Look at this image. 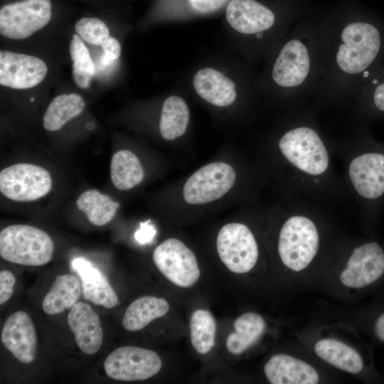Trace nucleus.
<instances>
[{
	"label": "nucleus",
	"instance_id": "1",
	"mask_svg": "<svg viewBox=\"0 0 384 384\" xmlns=\"http://www.w3.org/2000/svg\"><path fill=\"white\" fill-rule=\"evenodd\" d=\"M274 159L285 196L319 204L345 203L351 198L333 162V150L312 126L289 128L275 144Z\"/></svg>",
	"mask_w": 384,
	"mask_h": 384
},
{
	"label": "nucleus",
	"instance_id": "2",
	"mask_svg": "<svg viewBox=\"0 0 384 384\" xmlns=\"http://www.w3.org/2000/svg\"><path fill=\"white\" fill-rule=\"evenodd\" d=\"M343 164V180L363 227L373 233L384 208V143L363 137L331 146Z\"/></svg>",
	"mask_w": 384,
	"mask_h": 384
},
{
	"label": "nucleus",
	"instance_id": "3",
	"mask_svg": "<svg viewBox=\"0 0 384 384\" xmlns=\"http://www.w3.org/2000/svg\"><path fill=\"white\" fill-rule=\"evenodd\" d=\"M279 210L277 252L282 264L292 272H302L319 257L325 242L327 216L321 204L286 196Z\"/></svg>",
	"mask_w": 384,
	"mask_h": 384
},
{
	"label": "nucleus",
	"instance_id": "4",
	"mask_svg": "<svg viewBox=\"0 0 384 384\" xmlns=\"http://www.w3.org/2000/svg\"><path fill=\"white\" fill-rule=\"evenodd\" d=\"M54 244L45 231L28 225H11L0 233V255L6 261L41 266L52 259Z\"/></svg>",
	"mask_w": 384,
	"mask_h": 384
},
{
	"label": "nucleus",
	"instance_id": "5",
	"mask_svg": "<svg viewBox=\"0 0 384 384\" xmlns=\"http://www.w3.org/2000/svg\"><path fill=\"white\" fill-rule=\"evenodd\" d=\"M336 62L341 70L349 74L364 71L376 58L380 48L378 30L372 24L354 22L342 31Z\"/></svg>",
	"mask_w": 384,
	"mask_h": 384
},
{
	"label": "nucleus",
	"instance_id": "6",
	"mask_svg": "<svg viewBox=\"0 0 384 384\" xmlns=\"http://www.w3.org/2000/svg\"><path fill=\"white\" fill-rule=\"evenodd\" d=\"M220 260L234 273H246L256 265L259 245L251 229L244 223H230L221 228L216 239Z\"/></svg>",
	"mask_w": 384,
	"mask_h": 384
},
{
	"label": "nucleus",
	"instance_id": "7",
	"mask_svg": "<svg viewBox=\"0 0 384 384\" xmlns=\"http://www.w3.org/2000/svg\"><path fill=\"white\" fill-rule=\"evenodd\" d=\"M50 0H22L0 9V33L8 38L24 39L43 28L51 18Z\"/></svg>",
	"mask_w": 384,
	"mask_h": 384
},
{
	"label": "nucleus",
	"instance_id": "8",
	"mask_svg": "<svg viewBox=\"0 0 384 384\" xmlns=\"http://www.w3.org/2000/svg\"><path fill=\"white\" fill-rule=\"evenodd\" d=\"M236 181V172L230 164L215 161L196 171L183 188L184 201L191 205L215 201L226 194Z\"/></svg>",
	"mask_w": 384,
	"mask_h": 384
},
{
	"label": "nucleus",
	"instance_id": "9",
	"mask_svg": "<svg viewBox=\"0 0 384 384\" xmlns=\"http://www.w3.org/2000/svg\"><path fill=\"white\" fill-rule=\"evenodd\" d=\"M51 188L49 172L38 165L16 164L0 172V191L12 201H33L47 195Z\"/></svg>",
	"mask_w": 384,
	"mask_h": 384
},
{
	"label": "nucleus",
	"instance_id": "10",
	"mask_svg": "<svg viewBox=\"0 0 384 384\" xmlns=\"http://www.w3.org/2000/svg\"><path fill=\"white\" fill-rule=\"evenodd\" d=\"M153 260L162 274L180 287H190L200 277L194 252L176 238H169L160 243L153 252Z\"/></svg>",
	"mask_w": 384,
	"mask_h": 384
},
{
	"label": "nucleus",
	"instance_id": "11",
	"mask_svg": "<svg viewBox=\"0 0 384 384\" xmlns=\"http://www.w3.org/2000/svg\"><path fill=\"white\" fill-rule=\"evenodd\" d=\"M162 362L154 351L126 346L119 347L105 358L104 368L107 375L122 381L144 380L157 374Z\"/></svg>",
	"mask_w": 384,
	"mask_h": 384
},
{
	"label": "nucleus",
	"instance_id": "12",
	"mask_svg": "<svg viewBox=\"0 0 384 384\" xmlns=\"http://www.w3.org/2000/svg\"><path fill=\"white\" fill-rule=\"evenodd\" d=\"M48 73L45 62L39 58L8 50L0 52V84L23 90L40 84Z\"/></svg>",
	"mask_w": 384,
	"mask_h": 384
},
{
	"label": "nucleus",
	"instance_id": "13",
	"mask_svg": "<svg viewBox=\"0 0 384 384\" xmlns=\"http://www.w3.org/2000/svg\"><path fill=\"white\" fill-rule=\"evenodd\" d=\"M4 346L23 363H31L37 351L35 326L29 315L23 311L12 314L6 320L1 331Z\"/></svg>",
	"mask_w": 384,
	"mask_h": 384
},
{
	"label": "nucleus",
	"instance_id": "14",
	"mask_svg": "<svg viewBox=\"0 0 384 384\" xmlns=\"http://www.w3.org/2000/svg\"><path fill=\"white\" fill-rule=\"evenodd\" d=\"M309 68L310 59L306 46L293 39L281 50L272 69V78L279 86L295 87L305 80Z\"/></svg>",
	"mask_w": 384,
	"mask_h": 384
},
{
	"label": "nucleus",
	"instance_id": "15",
	"mask_svg": "<svg viewBox=\"0 0 384 384\" xmlns=\"http://www.w3.org/2000/svg\"><path fill=\"white\" fill-rule=\"evenodd\" d=\"M225 17L235 31L252 34L261 33L272 26L274 13L255 0H230L226 5Z\"/></svg>",
	"mask_w": 384,
	"mask_h": 384
},
{
	"label": "nucleus",
	"instance_id": "16",
	"mask_svg": "<svg viewBox=\"0 0 384 384\" xmlns=\"http://www.w3.org/2000/svg\"><path fill=\"white\" fill-rule=\"evenodd\" d=\"M68 326L80 349L85 354L97 353L103 341L98 314L87 303L77 302L68 315Z\"/></svg>",
	"mask_w": 384,
	"mask_h": 384
},
{
	"label": "nucleus",
	"instance_id": "17",
	"mask_svg": "<svg viewBox=\"0 0 384 384\" xmlns=\"http://www.w3.org/2000/svg\"><path fill=\"white\" fill-rule=\"evenodd\" d=\"M264 373L272 384H316L319 380L313 366L284 353L272 356L265 363Z\"/></svg>",
	"mask_w": 384,
	"mask_h": 384
},
{
	"label": "nucleus",
	"instance_id": "18",
	"mask_svg": "<svg viewBox=\"0 0 384 384\" xmlns=\"http://www.w3.org/2000/svg\"><path fill=\"white\" fill-rule=\"evenodd\" d=\"M71 268L81 280L82 294L95 304L111 309L119 304L118 297L103 273L89 260L75 257Z\"/></svg>",
	"mask_w": 384,
	"mask_h": 384
},
{
	"label": "nucleus",
	"instance_id": "19",
	"mask_svg": "<svg viewBox=\"0 0 384 384\" xmlns=\"http://www.w3.org/2000/svg\"><path fill=\"white\" fill-rule=\"evenodd\" d=\"M193 85L202 99L218 107L229 106L236 98L233 81L213 68H205L198 70L193 78Z\"/></svg>",
	"mask_w": 384,
	"mask_h": 384
},
{
	"label": "nucleus",
	"instance_id": "20",
	"mask_svg": "<svg viewBox=\"0 0 384 384\" xmlns=\"http://www.w3.org/2000/svg\"><path fill=\"white\" fill-rule=\"evenodd\" d=\"M316 355L326 363L351 374L364 371L362 356L354 348L332 338L317 341L314 346Z\"/></svg>",
	"mask_w": 384,
	"mask_h": 384
},
{
	"label": "nucleus",
	"instance_id": "21",
	"mask_svg": "<svg viewBox=\"0 0 384 384\" xmlns=\"http://www.w3.org/2000/svg\"><path fill=\"white\" fill-rule=\"evenodd\" d=\"M234 331L226 339L228 351L240 355L253 346L262 336L266 329L264 318L255 312H246L233 323Z\"/></svg>",
	"mask_w": 384,
	"mask_h": 384
},
{
	"label": "nucleus",
	"instance_id": "22",
	"mask_svg": "<svg viewBox=\"0 0 384 384\" xmlns=\"http://www.w3.org/2000/svg\"><path fill=\"white\" fill-rule=\"evenodd\" d=\"M81 287L78 279L72 274L57 275L43 300L44 312L53 315L73 308L80 297Z\"/></svg>",
	"mask_w": 384,
	"mask_h": 384
},
{
	"label": "nucleus",
	"instance_id": "23",
	"mask_svg": "<svg viewBox=\"0 0 384 384\" xmlns=\"http://www.w3.org/2000/svg\"><path fill=\"white\" fill-rule=\"evenodd\" d=\"M169 310V304L164 299L144 296L135 299L127 307L122 325L129 331H139L151 321L165 315Z\"/></svg>",
	"mask_w": 384,
	"mask_h": 384
},
{
	"label": "nucleus",
	"instance_id": "24",
	"mask_svg": "<svg viewBox=\"0 0 384 384\" xmlns=\"http://www.w3.org/2000/svg\"><path fill=\"white\" fill-rule=\"evenodd\" d=\"M143 166L138 157L129 150L115 152L110 162V177L114 186L121 191L129 190L142 182Z\"/></svg>",
	"mask_w": 384,
	"mask_h": 384
},
{
	"label": "nucleus",
	"instance_id": "25",
	"mask_svg": "<svg viewBox=\"0 0 384 384\" xmlns=\"http://www.w3.org/2000/svg\"><path fill=\"white\" fill-rule=\"evenodd\" d=\"M85 106L84 99L78 94L58 95L51 101L43 115V126L47 131H57L79 115Z\"/></svg>",
	"mask_w": 384,
	"mask_h": 384
},
{
	"label": "nucleus",
	"instance_id": "26",
	"mask_svg": "<svg viewBox=\"0 0 384 384\" xmlns=\"http://www.w3.org/2000/svg\"><path fill=\"white\" fill-rule=\"evenodd\" d=\"M189 110L181 97L176 95L169 97L164 102L159 131L166 140H174L182 136L189 122Z\"/></svg>",
	"mask_w": 384,
	"mask_h": 384
},
{
	"label": "nucleus",
	"instance_id": "27",
	"mask_svg": "<svg viewBox=\"0 0 384 384\" xmlns=\"http://www.w3.org/2000/svg\"><path fill=\"white\" fill-rule=\"evenodd\" d=\"M77 207L93 225L102 226L114 216L119 204L96 189L85 191L78 197Z\"/></svg>",
	"mask_w": 384,
	"mask_h": 384
},
{
	"label": "nucleus",
	"instance_id": "28",
	"mask_svg": "<svg viewBox=\"0 0 384 384\" xmlns=\"http://www.w3.org/2000/svg\"><path fill=\"white\" fill-rule=\"evenodd\" d=\"M190 336L194 349L201 354L208 353L215 346L216 321L206 309H197L190 319Z\"/></svg>",
	"mask_w": 384,
	"mask_h": 384
},
{
	"label": "nucleus",
	"instance_id": "29",
	"mask_svg": "<svg viewBox=\"0 0 384 384\" xmlns=\"http://www.w3.org/2000/svg\"><path fill=\"white\" fill-rule=\"evenodd\" d=\"M69 51L73 61V78L77 86L86 89L94 75L95 66L87 48L77 33L73 35Z\"/></svg>",
	"mask_w": 384,
	"mask_h": 384
},
{
	"label": "nucleus",
	"instance_id": "30",
	"mask_svg": "<svg viewBox=\"0 0 384 384\" xmlns=\"http://www.w3.org/2000/svg\"><path fill=\"white\" fill-rule=\"evenodd\" d=\"M75 31L82 40L95 46H100L104 39L110 36L107 25L97 18H82L76 22Z\"/></svg>",
	"mask_w": 384,
	"mask_h": 384
},
{
	"label": "nucleus",
	"instance_id": "31",
	"mask_svg": "<svg viewBox=\"0 0 384 384\" xmlns=\"http://www.w3.org/2000/svg\"><path fill=\"white\" fill-rule=\"evenodd\" d=\"M174 6H184L191 12L199 14L214 13L230 0H171Z\"/></svg>",
	"mask_w": 384,
	"mask_h": 384
},
{
	"label": "nucleus",
	"instance_id": "32",
	"mask_svg": "<svg viewBox=\"0 0 384 384\" xmlns=\"http://www.w3.org/2000/svg\"><path fill=\"white\" fill-rule=\"evenodd\" d=\"M16 278L12 272L9 270L0 272V304L6 302L14 292V287Z\"/></svg>",
	"mask_w": 384,
	"mask_h": 384
},
{
	"label": "nucleus",
	"instance_id": "33",
	"mask_svg": "<svg viewBox=\"0 0 384 384\" xmlns=\"http://www.w3.org/2000/svg\"><path fill=\"white\" fill-rule=\"evenodd\" d=\"M104 53L102 63L104 65L117 60L121 54V46L119 41L113 37H107L100 44Z\"/></svg>",
	"mask_w": 384,
	"mask_h": 384
},
{
	"label": "nucleus",
	"instance_id": "34",
	"mask_svg": "<svg viewBox=\"0 0 384 384\" xmlns=\"http://www.w3.org/2000/svg\"><path fill=\"white\" fill-rule=\"evenodd\" d=\"M372 317L370 331L373 337L384 344V305Z\"/></svg>",
	"mask_w": 384,
	"mask_h": 384
},
{
	"label": "nucleus",
	"instance_id": "35",
	"mask_svg": "<svg viewBox=\"0 0 384 384\" xmlns=\"http://www.w3.org/2000/svg\"><path fill=\"white\" fill-rule=\"evenodd\" d=\"M156 230L149 221L142 223L140 228L135 233V239L141 244L149 243L154 238Z\"/></svg>",
	"mask_w": 384,
	"mask_h": 384
},
{
	"label": "nucleus",
	"instance_id": "36",
	"mask_svg": "<svg viewBox=\"0 0 384 384\" xmlns=\"http://www.w3.org/2000/svg\"><path fill=\"white\" fill-rule=\"evenodd\" d=\"M372 106L374 112L384 114V82L379 84L373 95Z\"/></svg>",
	"mask_w": 384,
	"mask_h": 384
}]
</instances>
